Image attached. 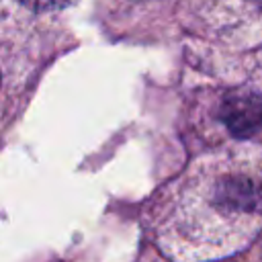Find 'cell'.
I'll return each mask as SVG.
<instances>
[{
  "instance_id": "obj_1",
  "label": "cell",
  "mask_w": 262,
  "mask_h": 262,
  "mask_svg": "<svg viewBox=\"0 0 262 262\" xmlns=\"http://www.w3.org/2000/svg\"><path fill=\"white\" fill-rule=\"evenodd\" d=\"M221 121L235 137H250L262 129V96L235 90L223 98Z\"/></svg>"
},
{
  "instance_id": "obj_3",
  "label": "cell",
  "mask_w": 262,
  "mask_h": 262,
  "mask_svg": "<svg viewBox=\"0 0 262 262\" xmlns=\"http://www.w3.org/2000/svg\"><path fill=\"white\" fill-rule=\"evenodd\" d=\"M254 4H258V6H262V0H252Z\"/></svg>"
},
{
  "instance_id": "obj_2",
  "label": "cell",
  "mask_w": 262,
  "mask_h": 262,
  "mask_svg": "<svg viewBox=\"0 0 262 262\" xmlns=\"http://www.w3.org/2000/svg\"><path fill=\"white\" fill-rule=\"evenodd\" d=\"M20 2L35 12H55L76 4L78 0H20Z\"/></svg>"
}]
</instances>
